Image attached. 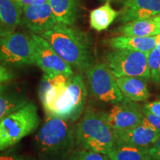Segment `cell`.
I'll list each match as a JSON object with an SVG mask.
<instances>
[{"label":"cell","mask_w":160,"mask_h":160,"mask_svg":"<svg viewBox=\"0 0 160 160\" xmlns=\"http://www.w3.org/2000/svg\"><path fill=\"white\" fill-rule=\"evenodd\" d=\"M143 108L147 110L152 114L160 117V100L145 104L143 106Z\"/></svg>","instance_id":"29"},{"label":"cell","mask_w":160,"mask_h":160,"mask_svg":"<svg viewBox=\"0 0 160 160\" xmlns=\"http://www.w3.org/2000/svg\"><path fill=\"white\" fill-rule=\"evenodd\" d=\"M85 73L90 91L97 99L111 104H117L125 99L107 64H93Z\"/></svg>","instance_id":"8"},{"label":"cell","mask_w":160,"mask_h":160,"mask_svg":"<svg viewBox=\"0 0 160 160\" xmlns=\"http://www.w3.org/2000/svg\"><path fill=\"white\" fill-rule=\"evenodd\" d=\"M41 36L72 68L86 71L94 64L88 37L72 25L57 23L51 30Z\"/></svg>","instance_id":"1"},{"label":"cell","mask_w":160,"mask_h":160,"mask_svg":"<svg viewBox=\"0 0 160 160\" xmlns=\"http://www.w3.org/2000/svg\"><path fill=\"white\" fill-rule=\"evenodd\" d=\"M28 102L22 92L5 85L0 88V121Z\"/></svg>","instance_id":"20"},{"label":"cell","mask_w":160,"mask_h":160,"mask_svg":"<svg viewBox=\"0 0 160 160\" xmlns=\"http://www.w3.org/2000/svg\"><path fill=\"white\" fill-rule=\"evenodd\" d=\"M149 148L127 145H115L107 157L110 160H151Z\"/></svg>","instance_id":"22"},{"label":"cell","mask_w":160,"mask_h":160,"mask_svg":"<svg viewBox=\"0 0 160 160\" xmlns=\"http://www.w3.org/2000/svg\"><path fill=\"white\" fill-rule=\"evenodd\" d=\"M34 63L45 74L53 77L62 74L71 77L73 74V68L62 59L50 43L42 36L30 32Z\"/></svg>","instance_id":"9"},{"label":"cell","mask_w":160,"mask_h":160,"mask_svg":"<svg viewBox=\"0 0 160 160\" xmlns=\"http://www.w3.org/2000/svg\"><path fill=\"white\" fill-rule=\"evenodd\" d=\"M70 77L58 74L50 77L44 74L39 84V96L43 108L48 107L63 93Z\"/></svg>","instance_id":"14"},{"label":"cell","mask_w":160,"mask_h":160,"mask_svg":"<svg viewBox=\"0 0 160 160\" xmlns=\"http://www.w3.org/2000/svg\"><path fill=\"white\" fill-rule=\"evenodd\" d=\"M119 88L126 99L133 102L146 101L150 97L147 79L137 77H115Z\"/></svg>","instance_id":"15"},{"label":"cell","mask_w":160,"mask_h":160,"mask_svg":"<svg viewBox=\"0 0 160 160\" xmlns=\"http://www.w3.org/2000/svg\"><path fill=\"white\" fill-rule=\"evenodd\" d=\"M142 110L144 117H145V119L147 120L149 125L151 126L152 128L156 130V131L160 133V117L152 114V113L148 111L147 110L143 108H142Z\"/></svg>","instance_id":"25"},{"label":"cell","mask_w":160,"mask_h":160,"mask_svg":"<svg viewBox=\"0 0 160 160\" xmlns=\"http://www.w3.org/2000/svg\"><path fill=\"white\" fill-rule=\"evenodd\" d=\"M106 116L114 134L123 133L136 127L142 123L144 118L142 108L126 98L115 104L111 111L106 113Z\"/></svg>","instance_id":"10"},{"label":"cell","mask_w":160,"mask_h":160,"mask_svg":"<svg viewBox=\"0 0 160 160\" xmlns=\"http://www.w3.org/2000/svg\"><path fill=\"white\" fill-rule=\"evenodd\" d=\"M118 15L124 23L157 17L160 15V0H122Z\"/></svg>","instance_id":"12"},{"label":"cell","mask_w":160,"mask_h":160,"mask_svg":"<svg viewBox=\"0 0 160 160\" xmlns=\"http://www.w3.org/2000/svg\"><path fill=\"white\" fill-rule=\"evenodd\" d=\"M75 132L68 119L48 116L35 137L40 160H62L71 154Z\"/></svg>","instance_id":"2"},{"label":"cell","mask_w":160,"mask_h":160,"mask_svg":"<svg viewBox=\"0 0 160 160\" xmlns=\"http://www.w3.org/2000/svg\"><path fill=\"white\" fill-rule=\"evenodd\" d=\"M160 133L142 122L133 128L114 134L116 145H127L137 147L151 148Z\"/></svg>","instance_id":"13"},{"label":"cell","mask_w":160,"mask_h":160,"mask_svg":"<svg viewBox=\"0 0 160 160\" xmlns=\"http://www.w3.org/2000/svg\"><path fill=\"white\" fill-rule=\"evenodd\" d=\"M37 108L28 102L9 113L0 121V151L13 147L33 133L39 125Z\"/></svg>","instance_id":"4"},{"label":"cell","mask_w":160,"mask_h":160,"mask_svg":"<svg viewBox=\"0 0 160 160\" xmlns=\"http://www.w3.org/2000/svg\"><path fill=\"white\" fill-rule=\"evenodd\" d=\"M155 19L157 20L158 22H159L160 23V15H159V16H157V17H155Z\"/></svg>","instance_id":"32"},{"label":"cell","mask_w":160,"mask_h":160,"mask_svg":"<svg viewBox=\"0 0 160 160\" xmlns=\"http://www.w3.org/2000/svg\"><path fill=\"white\" fill-rule=\"evenodd\" d=\"M87 88L80 74L69 77L63 93L51 105L44 108L47 116L74 122L82 113L87 98Z\"/></svg>","instance_id":"5"},{"label":"cell","mask_w":160,"mask_h":160,"mask_svg":"<svg viewBox=\"0 0 160 160\" xmlns=\"http://www.w3.org/2000/svg\"><path fill=\"white\" fill-rule=\"evenodd\" d=\"M107 65L115 77H137L150 79L148 53L126 49H113L106 55Z\"/></svg>","instance_id":"6"},{"label":"cell","mask_w":160,"mask_h":160,"mask_svg":"<svg viewBox=\"0 0 160 160\" xmlns=\"http://www.w3.org/2000/svg\"><path fill=\"white\" fill-rule=\"evenodd\" d=\"M75 141L78 147L107 156L116 145L115 137L106 113L88 107L77 125Z\"/></svg>","instance_id":"3"},{"label":"cell","mask_w":160,"mask_h":160,"mask_svg":"<svg viewBox=\"0 0 160 160\" xmlns=\"http://www.w3.org/2000/svg\"><path fill=\"white\" fill-rule=\"evenodd\" d=\"M148 65L150 71V79L153 82L160 83V51L153 48L148 53Z\"/></svg>","instance_id":"23"},{"label":"cell","mask_w":160,"mask_h":160,"mask_svg":"<svg viewBox=\"0 0 160 160\" xmlns=\"http://www.w3.org/2000/svg\"><path fill=\"white\" fill-rule=\"evenodd\" d=\"M0 160H29L14 150H10L0 153Z\"/></svg>","instance_id":"27"},{"label":"cell","mask_w":160,"mask_h":160,"mask_svg":"<svg viewBox=\"0 0 160 160\" xmlns=\"http://www.w3.org/2000/svg\"><path fill=\"white\" fill-rule=\"evenodd\" d=\"M156 48L160 51V33L157 35V45H156Z\"/></svg>","instance_id":"31"},{"label":"cell","mask_w":160,"mask_h":160,"mask_svg":"<svg viewBox=\"0 0 160 160\" xmlns=\"http://www.w3.org/2000/svg\"><path fill=\"white\" fill-rule=\"evenodd\" d=\"M102 1H105V2H110L113 1V0H102Z\"/></svg>","instance_id":"33"},{"label":"cell","mask_w":160,"mask_h":160,"mask_svg":"<svg viewBox=\"0 0 160 160\" xmlns=\"http://www.w3.org/2000/svg\"><path fill=\"white\" fill-rule=\"evenodd\" d=\"M151 160H160V135L149 148Z\"/></svg>","instance_id":"28"},{"label":"cell","mask_w":160,"mask_h":160,"mask_svg":"<svg viewBox=\"0 0 160 160\" xmlns=\"http://www.w3.org/2000/svg\"><path fill=\"white\" fill-rule=\"evenodd\" d=\"M118 33L128 37H151L160 33V23L154 17L138 19L125 23Z\"/></svg>","instance_id":"18"},{"label":"cell","mask_w":160,"mask_h":160,"mask_svg":"<svg viewBox=\"0 0 160 160\" xmlns=\"http://www.w3.org/2000/svg\"><path fill=\"white\" fill-rule=\"evenodd\" d=\"M119 13L106 2L100 7L92 10L90 13V25L97 31H102L108 28Z\"/></svg>","instance_id":"21"},{"label":"cell","mask_w":160,"mask_h":160,"mask_svg":"<svg viewBox=\"0 0 160 160\" xmlns=\"http://www.w3.org/2000/svg\"><path fill=\"white\" fill-rule=\"evenodd\" d=\"M68 160H110L106 155L86 149L75 150L70 154Z\"/></svg>","instance_id":"24"},{"label":"cell","mask_w":160,"mask_h":160,"mask_svg":"<svg viewBox=\"0 0 160 160\" xmlns=\"http://www.w3.org/2000/svg\"><path fill=\"white\" fill-rule=\"evenodd\" d=\"M0 64L17 68L34 64L30 35L15 31L0 36Z\"/></svg>","instance_id":"7"},{"label":"cell","mask_w":160,"mask_h":160,"mask_svg":"<svg viewBox=\"0 0 160 160\" xmlns=\"http://www.w3.org/2000/svg\"><path fill=\"white\" fill-rule=\"evenodd\" d=\"M57 23L73 25L79 13L80 0H48Z\"/></svg>","instance_id":"19"},{"label":"cell","mask_w":160,"mask_h":160,"mask_svg":"<svg viewBox=\"0 0 160 160\" xmlns=\"http://www.w3.org/2000/svg\"><path fill=\"white\" fill-rule=\"evenodd\" d=\"M22 6H31L37 5L47 2L48 0H16Z\"/></svg>","instance_id":"30"},{"label":"cell","mask_w":160,"mask_h":160,"mask_svg":"<svg viewBox=\"0 0 160 160\" xmlns=\"http://www.w3.org/2000/svg\"><path fill=\"white\" fill-rule=\"evenodd\" d=\"M22 6L16 0H0V36L16 31L21 24Z\"/></svg>","instance_id":"16"},{"label":"cell","mask_w":160,"mask_h":160,"mask_svg":"<svg viewBox=\"0 0 160 160\" xmlns=\"http://www.w3.org/2000/svg\"><path fill=\"white\" fill-rule=\"evenodd\" d=\"M14 77L13 72L0 64V88L7 85V83L11 81Z\"/></svg>","instance_id":"26"},{"label":"cell","mask_w":160,"mask_h":160,"mask_svg":"<svg viewBox=\"0 0 160 160\" xmlns=\"http://www.w3.org/2000/svg\"><path fill=\"white\" fill-rule=\"evenodd\" d=\"M57 23L48 2L37 5L23 6L21 24L30 32L41 36Z\"/></svg>","instance_id":"11"},{"label":"cell","mask_w":160,"mask_h":160,"mask_svg":"<svg viewBox=\"0 0 160 160\" xmlns=\"http://www.w3.org/2000/svg\"><path fill=\"white\" fill-rule=\"evenodd\" d=\"M157 35L151 37L119 36L108 40V44L113 49H126L148 53L156 48Z\"/></svg>","instance_id":"17"},{"label":"cell","mask_w":160,"mask_h":160,"mask_svg":"<svg viewBox=\"0 0 160 160\" xmlns=\"http://www.w3.org/2000/svg\"><path fill=\"white\" fill-rule=\"evenodd\" d=\"M29 160H38V159H29Z\"/></svg>","instance_id":"34"}]
</instances>
